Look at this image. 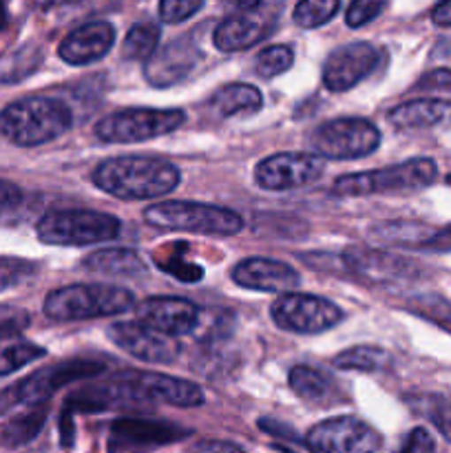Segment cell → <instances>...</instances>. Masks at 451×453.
Masks as SVG:
<instances>
[{
	"mask_svg": "<svg viewBox=\"0 0 451 453\" xmlns=\"http://www.w3.org/2000/svg\"><path fill=\"white\" fill-rule=\"evenodd\" d=\"M91 181L122 202H146L172 193L180 186V168L150 155H119L97 164Z\"/></svg>",
	"mask_w": 451,
	"mask_h": 453,
	"instance_id": "obj_1",
	"label": "cell"
},
{
	"mask_svg": "<svg viewBox=\"0 0 451 453\" xmlns=\"http://www.w3.org/2000/svg\"><path fill=\"white\" fill-rule=\"evenodd\" d=\"M73 124V113L60 100L44 96L22 97L0 111V137L31 149L65 135Z\"/></svg>",
	"mask_w": 451,
	"mask_h": 453,
	"instance_id": "obj_2",
	"label": "cell"
},
{
	"mask_svg": "<svg viewBox=\"0 0 451 453\" xmlns=\"http://www.w3.org/2000/svg\"><path fill=\"white\" fill-rule=\"evenodd\" d=\"M135 308V295L111 283H73L49 292L42 303L44 317L57 323L113 317Z\"/></svg>",
	"mask_w": 451,
	"mask_h": 453,
	"instance_id": "obj_3",
	"label": "cell"
},
{
	"mask_svg": "<svg viewBox=\"0 0 451 453\" xmlns=\"http://www.w3.org/2000/svg\"><path fill=\"white\" fill-rule=\"evenodd\" d=\"M144 221L159 230L206 234V237H234L243 230L241 215L224 206L202 202H157L144 211Z\"/></svg>",
	"mask_w": 451,
	"mask_h": 453,
	"instance_id": "obj_4",
	"label": "cell"
},
{
	"mask_svg": "<svg viewBox=\"0 0 451 453\" xmlns=\"http://www.w3.org/2000/svg\"><path fill=\"white\" fill-rule=\"evenodd\" d=\"M438 177V166L429 157H414L376 171L349 173L334 181L332 190L339 197H370V195L416 193L432 186Z\"/></svg>",
	"mask_w": 451,
	"mask_h": 453,
	"instance_id": "obj_5",
	"label": "cell"
},
{
	"mask_svg": "<svg viewBox=\"0 0 451 453\" xmlns=\"http://www.w3.org/2000/svg\"><path fill=\"white\" fill-rule=\"evenodd\" d=\"M113 403H164L172 407H199L206 403V394L199 385L159 372H118L106 380Z\"/></svg>",
	"mask_w": 451,
	"mask_h": 453,
	"instance_id": "obj_6",
	"label": "cell"
},
{
	"mask_svg": "<svg viewBox=\"0 0 451 453\" xmlns=\"http://www.w3.org/2000/svg\"><path fill=\"white\" fill-rule=\"evenodd\" d=\"M122 233V221L115 215L87 208L49 211L35 224V234L47 246L82 248L113 242Z\"/></svg>",
	"mask_w": 451,
	"mask_h": 453,
	"instance_id": "obj_7",
	"label": "cell"
},
{
	"mask_svg": "<svg viewBox=\"0 0 451 453\" xmlns=\"http://www.w3.org/2000/svg\"><path fill=\"white\" fill-rule=\"evenodd\" d=\"M184 122L181 109H122L97 119L93 133L104 144H135L168 135Z\"/></svg>",
	"mask_w": 451,
	"mask_h": 453,
	"instance_id": "obj_8",
	"label": "cell"
},
{
	"mask_svg": "<svg viewBox=\"0 0 451 453\" xmlns=\"http://www.w3.org/2000/svg\"><path fill=\"white\" fill-rule=\"evenodd\" d=\"M310 146L321 159H361L378 149L380 131L365 118L330 119L314 128Z\"/></svg>",
	"mask_w": 451,
	"mask_h": 453,
	"instance_id": "obj_9",
	"label": "cell"
},
{
	"mask_svg": "<svg viewBox=\"0 0 451 453\" xmlns=\"http://www.w3.org/2000/svg\"><path fill=\"white\" fill-rule=\"evenodd\" d=\"M274 326L292 334H321L345 319V312L325 296L283 292L270 308Z\"/></svg>",
	"mask_w": 451,
	"mask_h": 453,
	"instance_id": "obj_10",
	"label": "cell"
},
{
	"mask_svg": "<svg viewBox=\"0 0 451 453\" xmlns=\"http://www.w3.org/2000/svg\"><path fill=\"white\" fill-rule=\"evenodd\" d=\"M303 445L312 453H378L380 436L354 416H334L314 425Z\"/></svg>",
	"mask_w": 451,
	"mask_h": 453,
	"instance_id": "obj_11",
	"label": "cell"
},
{
	"mask_svg": "<svg viewBox=\"0 0 451 453\" xmlns=\"http://www.w3.org/2000/svg\"><path fill=\"white\" fill-rule=\"evenodd\" d=\"M106 336L128 357L141 363H150V365H171L181 354V345L177 343L175 336L164 334L141 321L113 323L106 330Z\"/></svg>",
	"mask_w": 451,
	"mask_h": 453,
	"instance_id": "obj_12",
	"label": "cell"
},
{
	"mask_svg": "<svg viewBox=\"0 0 451 453\" xmlns=\"http://www.w3.org/2000/svg\"><path fill=\"white\" fill-rule=\"evenodd\" d=\"M323 159L314 153H274L255 168V181L270 193L303 188L323 175Z\"/></svg>",
	"mask_w": 451,
	"mask_h": 453,
	"instance_id": "obj_13",
	"label": "cell"
},
{
	"mask_svg": "<svg viewBox=\"0 0 451 453\" xmlns=\"http://www.w3.org/2000/svg\"><path fill=\"white\" fill-rule=\"evenodd\" d=\"M104 372V365L97 361H87V358H71V361H62L53 367H44V370L34 372L31 376L22 379L13 389V396L18 403H44L62 389L65 385L78 383V380L96 379Z\"/></svg>",
	"mask_w": 451,
	"mask_h": 453,
	"instance_id": "obj_14",
	"label": "cell"
},
{
	"mask_svg": "<svg viewBox=\"0 0 451 453\" xmlns=\"http://www.w3.org/2000/svg\"><path fill=\"white\" fill-rule=\"evenodd\" d=\"M380 51L371 42H349L334 49L323 65V84L332 93H345L378 66Z\"/></svg>",
	"mask_w": 451,
	"mask_h": 453,
	"instance_id": "obj_15",
	"label": "cell"
},
{
	"mask_svg": "<svg viewBox=\"0 0 451 453\" xmlns=\"http://www.w3.org/2000/svg\"><path fill=\"white\" fill-rule=\"evenodd\" d=\"M137 321L155 327L168 336H186L197 330L202 310L184 296H150L135 303Z\"/></svg>",
	"mask_w": 451,
	"mask_h": 453,
	"instance_id": "obj_16",
	"label": "cell"
},
{
	"mask_svg": "<svg viewBox=\"0 0 451 453\" xmlns=\"http://www.w3.org/2000/svg\"><path fill=\"white\" fill-rule=\"evenodd\" d=\"M188 429L166 420L118 418L109 429V453H119L135 447H162L188 438Z\"/></svg>",
	"mask_w": 451,
	"mask_h": 453,
	"instance_id": "obj_17",
	"label": "cell"
},
{
	"mask_svg": "<svg viewBox=\"0 0 451 453\" xmlns=\"http://www.w3.org/2000/svg\"><path fill=\"white\" fill-rule=\"evenodd\" d=\"M202 51L190 38H177L168 42L166 47L155 49L153 56L146 60L144 78L149 80L150 87L168 88L184 82L195 66L202 62Z\"/></svg>",
	"mask_w": 451,
	"mask_h": 453,
	"instance_id": "obj_18",
	"label": "cell"
},
{
	"mask_svg": "<svg viewBox=\"0 0 451 453\" xmlns=\"http://www.w3.org/2000/svg\"><path fill=\"white\" fill-rule=\"evenodd\" d=\"M233 281L239 288L255 292H292L299 288L301 277L290 264L270 257H248L233 268Z\"/></svg>",
	"mask_w": 451,
	"mask_h": 453,
	"instance_id": "obj_19",
	"label": "cell"
},
{
	"mask_svg": "<svg viewBox=\"0 0 451 453\" xmlns=\"http://www.w3.org/2000/svg\"><path fill=\"white\" fill-rule=\"evenodd\" d=\"M115 44V27L106 20H91L71 31L60 42L57 56L71 66H87L102 60Z\"/></svg>",
	"mask_w": 451,
	"mask_h": 453,
	"instance_id": "obj_20",
	"label": "cell"
},
{
	"mask_svg": "<svg viewBox=\"0 0 451 453\" xmlns=\"http://www.w3.org/2000/svg\"><path fill=\"white\" fill-rule=\"evenodd\" d=\"M389 122L402 131L451 127V102L447 100H411L389 111Z\"/></svg>",
	"mask_w": 451,
	"mask_h": 453,
	"instance_id": "obj_21",
	"label": "cell"
},
{
	"mask_svg": "<svg viewBox=\"0 0 451 453\" xmlns=\"http://www.w3.org/2000/svg\"><path fill=\"white\" fill-rule=\"evenodd\" d=\"M268 34L270 31L265 29L264 22L255 20L248 13H234V16L219 22V27L212 34V44L224 53H237L255 47Z\"/></svg>",
	"mask_w": 451,
	"mask_h": 453,
	"instance_id": "obj_22",
	"label": "cell"
},
{
	"mask_svg": "<svg viewBox=\"0 0 451 453\" xmlns=\"http://www.w3.org/2000/svg\"><path fill=\"white\" fill-rule=\"evenodd\" d=\"M84 268L104 277H141L149 273L146 261L133 248H100L84 257Z\"/></svg>",
	"mask_w": 451,
	"mask_h": 453,
	"instance_id": "obj_23",
	"label": "cell"
},
{
	"mask_svg": "<svg viewBox=\"0 0 451 453\" xmlns=\"http://www.w3.org/2000/svg\"><path fill=\"white\" fill-rule=\"evenodd\" d=\"M340 264L354 274L367 281H389L392 277H401L405 273V264L396 257L383 255V252L367 250V248H352L340 255Z\"/></svg>",
	"mask_w": 451,
	"mask_h": 453,
	"instance_id": "obj_24",
	"label": "cell"
},
{
	"mask_svg": "<svg viewBox=\"0 0 451 453\" xmlns=\"http://www.w3.org/2000/svg\"><path fill=\"white\" fill-rule=\"evenodd\" d=\"M208 106L217 118H234V115L248 118L264 109V96L255 84L234 82L217 88L208 100Z\"/></svg>",
	"mask_w": 451,
	"mask_h": 453,
	"instance_id": "obj_25",
	"label": "cell"
},
{
	"mask_svg": "<svg viewBox=\"0 0 451 453\" xmlns=\"http://www.w3.org/2000/svg\"><path fill=\"white\" fill-rule=\"evenodd\" d=\"M47 403L49 401L34 403L29 410H25L22 414H16L11 420H7L0 427V447H4V449H20V447L35 441L38 434L42 432L44 423H47Z\"/></svg>",
	"mask_w": 451,
	"mask_h": 453,
	"instance_id": "obj_26",
	"label": "cell"
},
{
	"mask_svg": "<svg viewBox=\"0 0 451 453\" xmlns=\"http://www.w3.org/2000/svg\"><path fill=\"white\" fill-rule=\"evenodd\" d=\"M389 363L392 357L376 345H354L332 358V365L345 372H380L387 370Z\"/></svg>",
	"mask_w": 451,
	"mask_h": 453,
	"instance_id": "obj_27",
	"label": "cell"
},
{
	"mask_svg": "<svg viewBox=\"0 0 451 453\" xmlns=\"http://www.w3.org/2000/svg\"><path fill=\"white\" fill-rule=\"evenodd\" d=\"M407 405L427 418L440 432L447 442H451V401L442 394H416L407 396Z\"/></svg>",
	"mask_w": 451,
	"mask_h": 453,
	"instance_id": "obj_28",
	"label": "cell"
},
{
	"mask_svg": "<svg viewBox=\"0 0 451 453\" xmlns=\"http://www.w3.org/2000/svg\"><path fill=\"white\" fill-rule=\"evenodd\" d=\"M290 388L301 401L305 403H323L330 398V380L321 372L312 370L308 365H296L290 370Z\"/></svg>",
	"mask_w": 451,
	"mask_h": 453,
	"instance_id": "obj_29",
	"label": "cell"
},
{
	"mask_svg": "<svg viewBox=\"0 0 451 453\" xmlns=\"http://www.w3.org/2000/svg\"><path fill=\"white\" fill-rule=\"evenodd\" d=\"M159 42V27L153 22H137L128 29L122 42L124 60H149Z\"/></svg>",
	"mask_w": 451,
	"mask_h": 453,
	"instance_id": "obj_30",
	"label": "cell"
},
{
	"mask_svg": "<svg viewBox=\"0 0 451 453\" xmlns=\"http://www.w3.org/2000/svg\"><path fill=\"white\" fill-rule=\"evenodd\" d=\"M339 7L340 0H301L294 7L292 18L301 29H317V27L330 22L339 12Z\"/></svg>",
	"mask_w": 451,
	"mask_h": 453,
	"instance_id": "obj_31",
	"label": "cell"
},
{
	"mask_svg": "<svg viewBox=\"0 0 451 453\" xmlns=\"http://www.w3.org/2000/svg\"><path fill=\"white\" fill-rule=\"evenodd\" d=\"M42 62V53L34 47H25L22 51L0 60V84H11L18 80H25L27 75L34 73Z\"/></svg>",
	"mask_w": 451,
	"mask_h": 453,
	"instance_id": "obj_32",
	"label": "cell"
},
{
	"mask_svg": "<svg viewBox=\"0 0 451 453\" xmlns=\"http://www.w3.org/2000/svg\"><path fill=\"white\" fill-rule=\"evenodd\" d=\"M294 65V49L290 44H272L256 56V73L270 80L286 73Z\"/></svg>",
	"mask_w": 451,
	"mask_h": 453,
	"instance_id": "obj_33",
	"label": "cell"
},
{
	"mask_svg": "<svg viewBox=\"0 0 451 453\" xmlns=\"http://www.w3.org/2000/svg\"><path fill=\"white\" fill-rule=\"evenodd\" d=\"M47 357V349L40 348L34 343H16L9 345L7 349L0 352V376H9L13 372H18L20 367L29 365V363L40 361V358Z\"/></svg>",
	"mask_w": 451,
	"mask_h": 453,
	"instance_id": "obj_34",
	"label": "cell"
},
{
	"mask_svg": "<svg viewBox=\"0 0 451 453\" xmlns=\"http://www.w3.org/2000/svg\"><path fill=\"white\" fill-rule=\"evenodd\" d=\"M172 257H171V264H166V261H157L159 270H164V273L172 274L175 279H180V281L184 283H197L203 279V268L197 264H184V252H186V243L184 242H177L175 246H172Z\"/></svg>",
	"mask_w": 451,
	"mask_h": 453,
	"instance_id": "obj_35",
	"label": "cell"
},
{
	"mask_svg": "<svg viewBox=\"0 0 451 453\" xmlns=\"http://www.w3.org/2000/svg\"><path fill=\"white\" fill-rule=\"evenodd\" d=\"M206 0H159V20L166 25H180L193 18Z\"/></svg>",
	"mask_w": 451,
	"mask_h": 453,
	"instance_id": "obj_36",
	"label": "cell"
},
{
	"mask_svg": "<svg viewBox=\"0 0 451 453\" xmlns=\"http://www.w3.org/2000/svg\"><path fill=\"white\" fill-rule=\"evenodd\" d=\"M385 7V0H352L345 12V25L358 29V27L367 25L374 20Z\"/></svg>",
	"mask_w": 451,
	"mask_h": 453,
	"instance_id": "obj_37",
	"label": "cell"
},
{
	"mask_svg": "<svg viewBox=\"0 0 451 453\" xmlns=\"http://www.w3.org/2000/svg\"><path fill=\"white\" fill-rule=\"evenodd\" d=\"M34 270L35 265L25 259H0V292L22 283Z\"/></svg>",
	"mask_w": 451,
	"mask_h": 453,
	"instance_id": "obj_38",
	"label": "cell"
},
{
	"mask_svg": "<svg viewBox=\"0 0 451 453\" xmlns=\"http://www.w3.org/2000/svg\"><path fill=\"white\" fill-rule=\"evenodd\" d=\"M394 453H436V442H433L432 434L423 427L411 429L405 436V441L398 445Z\"/></svg>",
	"mask_w": 451,
	"mask_h": 453,
	"instance_id": "obj_39",
	"label": "cell"
},
{
	"mask_svg": "<svg viewBox=\"0 0 451 453\" xmlns=\"http://www.w3.org/2000/svg\"><path fill=\"white\" fill-rule=\"evenodd\" d=\"M27 323H29L27 312H20V310H0V341L18 334Z\"/></svg>",
	"mask_w": 451,
	"mask_h": 453,
	"instance_id": "obj_40",
	"label": "cell"
},
{
	"mask_svg": "<svg viewBox=\"0 0 451 453\" xmlns=\"http://www.w3.org/2000/svg\"><path fill=\"white\" fill-rule=\"evenodd\" d=\"M190 453H246L239 445L230 441H217V438H208V441H199L190 447Z\"/></svg>",
	"mask_w": 451,
	"mask_h": 453,
	"instance_id": "obj_41",
	"label": "cell"
},
{
	"mask_svg": "<svg viewBox=\"0 0 451 453\" xmlns=\"http://www.w3.org/2000/svg\"><path fill=\"white\" fill-rule=\"evenodd\" d=\"M418 88H451V69L429 71L418 80Z\"/></svg>",
	"mask_w": 451,
	"mask_h": 453,
	"instance_id": "obj_42",
	"label": "cell"
},
{
	"mask_svg": "<svg viewBox=\"0 0 451 453\" xmlns=\"http://www.w3.org/2000/svg\"><path fill=\"white\" fill-rule=\"evenodd\" d=\"M22 202V190L11 181L0 180V212L16 208Z\"/></svg>",
	"mask_w": 451,
	"mask_h": 453,
	"instance_id": "obj_43",
	"label": "cell"
},
{
	"mask_svg": "<svg viewBox=\"0 0 451 453\" xmlns=\"http://www.w3.org/2000/svg\"><path fill=\"white\" fill-rule=\"evenodd\" d=\"M259 429H264V432L270 434V436H279V438H286V441L299 442V436H296V434L292 432L287 425L277 423V420H272V418H261L259 420Z\"/></svg>",
	"mask_w": 451,
	"mask_h": 453,
	"instance_id": "obj_44",
	"label": "cell"
},
{
	"mask_svg": "<svg viewBox=\"0 0 451 453\" xmlns=\"http://www.w3.org/2000/svg\"><path fill=\"white\" fill-rule=\"evenodd\" d=\"M60 442L65 449H71L75 442V427H73V411L62 410L60 416Z\"/></svg>",
	"mask_w": 451,
	"mask_h": 453,
	"instance_id": "obj_45",
	"label": "cell"
},
{
	"mask_svg": "<svg viewBox=\"0 0 451 453\" xmlns=\"http://www.w3.org/2000/svg\"><path fill=\"white\" fill-rule=\"evenodd\" d=\"M433 25L451 27V0H440L432 12Z\"/></svg>",
	"mask_w": 451,
	"mask_h": 453,
	"instance_id": "obj_46",
	"label": "cell"
},
{
	"mask_svg": "<svg viewBox=\"0 0 451 453\" xmlns=\"http://www.w3.org/2000/svg\"><path fill=\"white\" fill-rule=\"evenodd\" d=\"M224 4L237 13H250L259 7L261 0H224Z\"/></svg>",
	"mask_w": 451,
	"mask_h": 453,
	"instance_id": "obj_47",
	"label": "cell"
},
{
	"mask_svg": "<svg viewBox=\"0 0 451 453\" xmlns=\"http://www.w3.org/2000/svg\"><path fill=\"white\" fill-rule=\"evenodd\" d=\"M78 0H29V4L34 9H56V7H65V4H73Z\"/></svg>",
	"mask_w": 451,
	"mask_h": 453,
	"instance_id": "obj_48",
	"label": "cell"
},
{
	"mask_svg": "<svg viewBox=\"0 0 451 453\" xmlns=\"http://www.w3.org/2000/svg\"><path fill=\"white\" fill-rule=\"evenodd\" d=\"M4 22H7V12H4V0H0V29L4 27Z\"/></svg>",
	"mask_w": 451,
	"mask_h": 453,
	"instance_id": "obj_49",
	"label": "cell"
},
{
	"mask_svg": "<svg viewBox=\"0 0 451 453\" xmlns=\"http://www.w3.org/2000/svg\"><path fill=\"white\" fill-rule=\"evenodd\" d=\"M274 449L277 451H281V453H294L292 449H287V447H283V445H274Z\"/></svg>",
	"mask_w": 451,
	"mask_h": 453,
	"instance_id": "obj_50",
	"label": "cell"
},
{
	"mask_svg": "<svg viewBox=\"0 0 451 453\" xmlns=\"http://www.w3.org/2000/svg\"><path fill=\"white\" fill-rule=\"evenodd\" d=\"M447 184H451V175H449V177H447Z\"/></svg>",
	"mask_w": 451,
	"mask_h": 453,
	"instance_id": "obj_51",
	"label": "cell"
}]
</instances>
